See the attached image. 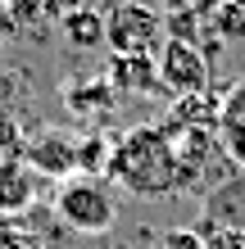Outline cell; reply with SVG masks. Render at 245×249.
Masks as SVG:
<instances>
[{"label":"cell","mask_w":245,"mask_h":249,"mask_svg":"<svg viewBox=\"0 0 245 249\" xmlns=\"http://www.w3.org/2000/svg\"><path fill=\"white\" fill-rule=\"evenodd\" d=\"M205 222L245 231V172H232L223 186H213L205 195Z\"/></svg>","instance_id":"obj_6"},{"label":"cell","mask_w":245,"mask_h":249,"mask_svg":"<svg viewBox=\"0 0 245 249\" xmlns=\"http://www.w3.org/2000/svg\"><path fill=\"white\" fill-rule=\"evenodd\" d=\"M32 163L46 168V172L77 168V145H73V141H59V136H46L41 145H32Z\"/></svg>","instance_id":"obj_11"},{"label":"cell","mask_w":245,"mask_h":249,"mask_svg":"<svg viewBox=\"0 0 245 249\" xmlns=\"http://www.w3.org/2000/svg\"><path fill=\"white\" fill-rule=\"evenodd\" d=\"M55 213H59L64 227H73L77 236H105L118 217V204H113V190L109 181L100 177H68L55 190Z\"/></svg>","instance_id":"obj_2"},{"label":"cell","mask_w":245,"mask_h":249,"mask_svg":"<svg viewBox=\"0 0 245 249\" xmlns=\"http://www.w3.org/2000/svg\"><path fill=\"white\" fill-rule=\"evenodd\" d=\"M77 168H82V177H95V168L105 172L109 168V145L105 141H82L77 145Z\"/></svg>","instance_id":"obj_14"},{"label":"cell","mask_w":245,"mask_h":249,"mask_svg":"<svg viewBox=\"0 0 245 249\" xmlns=\"http://www.w3.org/2000/svg\"><path fill=\"white\" fill-rule=\"evenodd\" d=\"M150 249H205V245H200V231H195V227H172V231H164Z\"/></svg>","instance_id":"obj_15"},{"label":"cell","mask_w":245,"mask_h":249,"mask_svg":"<svg viewBox=\"0 0 245 249\" xmlns=\"http://www.w3.org/2000/svg\"><path fill=\"white\" fill-rule=\"evenodd\" d=\"M164 123L177 127V131H213V123H218V95L200 91V95L172 100V113H168Z\"/></svg>","instance_id":"obj_8"},{"label":"cell","mask_w":245,"mask_h":249,"mask_svg":"<svg viewBox=\"0 0 245 249\" xmlns=\"http://www.w3.org/2000/svg\"><path fill=\"white\" fill-rule=\"evenodd\" d=\"M105 46H113V54H154L164 46V14L141 0H123L105 18Z\"/></svg>","instance_id":"obj_3"},{"label":"cell","mask_w":245,"mask_h":249,"mask_svg":"<svg viewBox=\"0 0 245 249\" xmlns=\"http://www.w3.org/2000/svg\"><path fill=\"white\" fill-rule=\"evenodd\" d=\"M109 86H118L127 95H154L159 91V68H154V54H113L109 64Z\"/></svg>","instance_id":"obj_7"},{"label":"cell","mask_w":245,"mask_h":249,"mask_svg":"<svg viewBox=\"0 0 245 249\" xmlns=\"http://www.w3.org/2000/svg\"><path fill=\"white\" fill-rule=\"evenodd\" d=\"M200 245L205 249H245V231H232V227H213V222H200Z\"/></svg>","instance_id":"obj_13"},{"label":"cell","mask_w":245,"mask_h":249,"mask_svg":"<svg viewBox=\"0 0 245 249\" xmlns=\"http://www.w3.org/2000/svg\"><path fill=\"white\" fill-rule=\"evenodd\" d=\"M109 181L136 199L177 195V150L164 127H132L109 145Z\"/></svg>","instance_id":"obj_1"},{"label":"cell","mask_w":245,"mask_h":249,"mask_svg":"<svg viewBox=\"0 0 245 249\" xmlns=\"http://www.w3.org/2000/svg\"><path fill=\"white\" fill-rule=\"evenodd\" d=\"M5 14H14V27H19V32L41 36L50 23L64 18V0H9Z\"/></svg>","instance_id":"obj_9"},{"label":"cell","mask_w":245,"mask_h":249,"mask_svg":"<svg viewBox=\"0 0 245 249\" xmlns=\"http://www.w3.org/2000/svg\"><path fill=\"white\" fill-rule=\"evenodd\" d=\"M0 249H46L37 236H27L19 227H0Z\"/></svg>","instance_id":"obj_16"},{"label":"cell","mask_w":245,"mask_h":249,"mask_svg":"<svg viewBox=\"0 0 245 249\" xmlns=\"http://www.w3.org/2000/svg\"><path fill=\"white\" fill-rule=\"evenodd\" d=\"M154 68H159V91H168L172 100L209 91V59L191 41L164 36V46L154 50Z\"/></svg>","instance_id":"obj_4"},{"label":"cell","mask_w":245,"mask_h":249,"mask_svg":"<svg viewBox=\"0 0 245 249\" xmlns=\"http://www.w3.org/2000/svg\"><path fill=\"white\" fill-rule=\"evenodd\" d=\"M218 41H245V0H218V14H209Z\"/></svg>","instance_id":"obj_12"},{"label":"cell","mask_w":245,"mask_h":249,"mask_svg":"<svg viewBox=\"0 0 245 249\" xmlns=\"http://www.w3.org/2000/svg\"><path fill=\"white\" fill-rule=\"evenodd\" d=\"M64 36L73 50H95L100 41H105V18H100V9H73L64 14Z\"/></svg>","instance_id":"obj_10"},{"label":"cell","mask_w":245,"mask_h":249,"mask_svg":"<svg viewBox=\"0 0 245 249\" xmlns=\"http://www.w3.org/2000/svg\"><path fill=\"white\" fill-rule=\"evenodd\" d=\"M213 136H218L227 163L236 172H245V77L232 82L218 95V123H213Z\"/></svg>","instance_id":"obj_5"}]
</instances>
